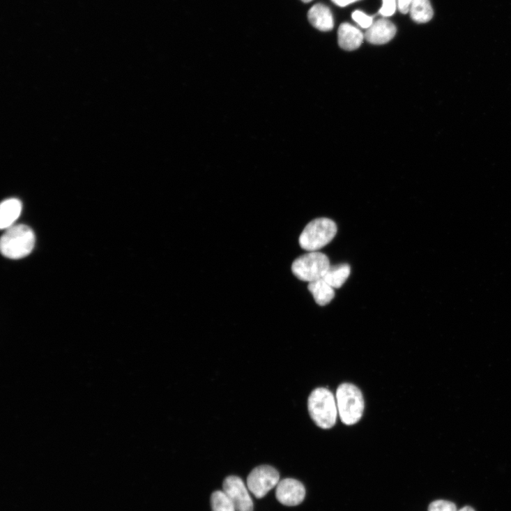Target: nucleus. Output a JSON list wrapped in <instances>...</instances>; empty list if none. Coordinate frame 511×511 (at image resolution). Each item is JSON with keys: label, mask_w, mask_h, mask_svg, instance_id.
<instances>
[{"label": "nucleus", "mask_w": 511, "mask_h": 511, "mask_svg": "<svg viewBox=\"0 0 511 511\" xmlns=\"http://www.w3.org/2000/svg\"><path fill=\"white\" fill-rule=\"evenodd\" d=\"M310 23L322 31H331L334 27V20L330 10L323 4L314 5L308 12Z\"/></svg>", "instance_id": "11"}, {"label": "nucleus", "mask_w": 511, "mask_h": 511, "mask_svg": "<svg viewBox=\"0 0 511 511\" xmlns=\"http://www.w3.org/2000/svg\"><path fill=\"white\" fill-rule=\"evenodd\" d=\"M279 471L268 465L259 466L252 470L247 478L249 490L257 498H264L280 483Z\"/></svg>", "instance_id": "6"}, {"label": "nucleus", "mask_w": 511, "mask_h": 511, "mask_svg": "<svg viewBox=\"0 0 511 511\" xmlns=\"http://www.w3.org/2000/svg\"><path fill=\"white\" fill-rule=\"evenodd\" d=\"M22 210V204L16 199L5 201L0 206V227L7 229L14 225L20 218Z\"/></svg>", "instance_id": "12"}, {"label": "nucleus", "mask_w": 511, "mask_h": 511, "mask_svg": "<svg viewBox=\"0 0 511 511\" xmlns=\"http://www.w3.org/2000/svg\"><path fill=\"white\" fill-rule=\"evenodd\" d=\"M211 505L213 511H237L231 500L221 491L212 494Z\"/></svg>", "instance_id": "16"}, {"label": "nucleus", "mask_w": 511, "mask_h": 511, "mask_svg": "<svg viewBox=\"0 0 511 511\" xmlns=\"http://www.w3.org/2000/svg\"><path fill=\"white\" fill-rule=\"evenodd\" d=\"M223 491L237 511H253L254 503L243 480L230 476L223 482Z\"/></svg>", "instance_id": "7"}, {"label": "nucleus", "mask_w": 511, "mask_h": 511, "mask_svg": "<svg viewBox=\"0 0 511 511\" xmlns=\"http://www.w3.org/2000/svg\"><path fill=\"white\" fill-rule=\"evenodd\" d=\"M336 401L339 416L346 425L357 424L365 411V399L361 390L352 383L340 385L336 392Z\"/></svg>", "instance_id": "2"}, {"label": "nucleus", "mask_w": 511, "mask_h": 511, "mask_svg": "<svg viewBox=\"0 0 511 511\" xmlns=\"http://www.w3.org/2000/svg\"><path fill=\"white\" fill-rule=\"evenodd\" d=\"M301 1L303 3H307L312 1V0H301Z\"/></svg>", "instance_id": "23"}, {"label": "nucleus", "mask_w": 511, "mask_h": 511, "mask_svg": "<svg viewBox=\"0 0 511 511\" xmlns=\"http://www.w3.org/2000/svg\"><path fill=\"white\" fill-rule=\"evenodd\" d=\"M276 496L277 500L283 505L295 506L303 501L305 497V489L299 481L293 479H286L278 484Z\"/></svg>", "instance_id": "8"}, {"label": "nucleus", "mask_w": 511, "mask_h": 511, "mask_svg": "<svg viewBox=\"0 0 511 511\" xmlns=\"http://www.w3.org/2000/svg\"><path fill=\"white\" fill-rule=\"evenodd\" d=\"M358 1H360V0H332V2L339 7H346Z\"/></svg>", "instance_id": "21"}, {"label": "nucleus", "mask_w": 511, "mask_h": 511, "mask_svg": "<svg viewBox=\"0 0 511 511\" xmlns=\"http://www.w3.org/2000/svg\"><path fill=\"white\" fill-rule=\"evenodd\" d=\"M307 289L314 300L321 306L329 304L335 296L334 289L324 279L309 283Z\"/></svg>", "instance_id": "13"}, {"label": "nucleus", "mask_w": 511, "mask_h": 511, "mask_svg": "<svg viewBox=\"0 0 511 511\" xmlns=\"http://www.w3.org/2000/svg\"><path fill=\"white\" fill-rule=\"evenodd\" d=\"M397 0H383V6L379 10V14L384 17H390L396 13Z\"/></svg>", "instance_id": "19"}, {"label": "nucleus", "mask_w": 511, "mask_h": 511, "mask_svg": "<svg viewBox=\"0 0 511 511\" xmlns=\"http://www.w3.org/2000/svg\"><path fill=\"white\" fill-rule=\"evenodd\" d=\"M458 511H475V510L473 508H471L470 506H465Z\"/></svg>", "instance_id": "22"}, {"label": "nucleus", "mask_w": 511, "mask_h": 511, "mask_svg": "<svg viewBox=\"0 0 511 511\" xmlns=\"http://www.w3.org/2000/svg\"><path fill=\"white\" fill-rule=\"evenodd\" d=\"M397 29L394 23L381 19L372 24L365 33L366 40L374 45L387 44L395 36Z\"/></svg>", "instance_id": "9"}, {"label": "nucleus", "mask_w": 511, "mask_h": 511, "mask_svg": "<svg viewBox=\"0 0 511 511\" xmlns=\"http://www.w3.org/2000/svg\"><path fill=\"white\" fill-rule=\"evenodd\" d=\"M337 231V224L333 220L325 218L314 220L301 233L300 245L306 251L317 252L334 239Z\"/></svg>", "instance_id": "4"}, {"label": "nucleus", "mask_w": 511, "mask_h": 511, "mask_svg": "<svg viewBox=\"0 0 511 511\" xmlns=\"http://www.w3.org/2000/svg\"><path fill=\"white\" fill-rule=\"evenodd\" d=\"M350 266L342 264L329 268L323 279L333 289L341 288L349 277Z\"/></svg>", "instance_id": "14"}, {"label": "nucleus", "mask_w": 511, "mask_h": 511, "mask_svg": "<svg viewBox=\"0 0 511 511\" xmlns=\"http://www.w3.org/2000/svg\"><path fill=\"white\" fill-rule=\"evenodd\" d=\"M428 511H458L456 505L450 501L445 500H438L432 502L429 507Z\"/></svg>", "instance_id": "17"}, {"label": "nucleus", "mask_w": 511, "mask_h": 511, "mask_svg": "<svg viewBox=\"0 0 511 511\" xmlns=\"http://www.w3.org/2000/svg\"><path fill=\"white\" fill-rule=\"evenodd\" d=\"M413 0H398V8L402 14H407L410 12Z\"/></svg>", "instance_id": "20"}, {"label": "nucleus", "mask_w": 511, "mask_h": 511, "mask_svg": "<svg viewBox=\"0 0 511 511\" xmlns=\"http://www.w3.org/2000/svg\"><path fill=\"white\" fill-rule=\"evenodd\" d=\"M409 13L412 20L418 24L429 22L434 15L429 0H413Z\"/></svg>", "instance_id": "15"}, {"label": "nucleus", "mask_w": 511, "mask_h": 511, "mask_svg": "<svg viewBox=\"0 0 511 511\" xmlns=\"http://www.w3.org/2000/svg\"><path fill=\"white\" fill-rule=\"evenodd\" d=\"M364 33L358 28L349 23L342 24L338 29V44L345 51H355L360 47Z\"/></svg>", "instance_id": "10"}, {"label": "nucleus", "mask_w": 511, "mask_h": 511, "mask_svg": "<svg viewBox=\"0 0 511 511\" xmlns=\"http://www.w3.org/2000/svg\"><path fill=\"white\" fill-rule=\"evenodd\" d=\"M310 415L319 427L328 429L335 426L338 414L336 398L326 388H318L312 391L307 400Z\"/></svg>", "instance_id": "1"}, {"label": "nucleus", "mask_w": 511, "mask_h": 511, "mask_svg": "<svg viewBox=\"0 0 511 511\" xmlns=\"http://www.w3.org/2000/svg\"><path fill=\"white\" fill-rule=\"evenodd\" d=\"M33 230L24 224L13 225L6 229L0 242V249L4 257L10 259H21L29 255L35 245Z\"/></svg>", "instance_id": "3"}, {"label": "nucleus", "mask_w": 511, "mask_h": 511, "mask_svg": "<svg viewBox=\"0 0 511 511\" xmlns=\"http://www.w3.org/2000/svg\"><path fill=\"white\" fill-rule=\"evenodd\" d=\"M330 267V260L326 254L310 252L296 259L291 268L298 280L310 283L323 279Z\"/></svg>", "instance_id": "5"}, {"label": "nucleus", "mask_w": 511, "mask_h": 511, "mask_svg": "<svg viewBox=\"0 0 511 511\" xmlns=\"http://www.w3.org/2000/svg\"><path fill=\"white\" fill-rule=\"evenodd\" d=\"M353 21L356 22L358 25L363 29H369L373 22V17L366 15L362 11L357 10L351 15Z\"/></svg>", "instance_id": "18"}]
</instances>
